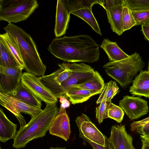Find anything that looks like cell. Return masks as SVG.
I'll return each instance as SVG.
<instances>
[{
	"instance_id": "6da1fadb",
	"label": "cell",
	"mask_w": 149,
	"mask_h": 149,
	"mask_svg": "<svg viewBox=\"0 0 149 149\" xmlns=\"http://www.w3.org/2000/svg\"><path fill=\"white\" fill-rule=\"evenodd\" d=\"M99 48L91 36L80 35L56 38L47 49L55 57L65 61L91 63L99 60Z\"/></svg>"
},
{
	"instance_id": "7a4b0ae2",
	"label": "cell",
	"mask_w": 149,
	"mask_h": 149,
	"mask_svg": "<svg viewBox=\"0 0 149 149\" xmlns=\"http://www.w3.org/2000/svg\"><path fill=\"white\" fill-rule=\"evenodd\" d=\"M18 44L26 72L36 76H44L46 66L43 63L32 38L22 29L12 23L3 28Z\"/></svg>"
},
{
	"instance_id": "3957f363",
	"label": "cell",
	"mask_w": 149,
	"mask_h": 149,
	"mask_svg": "<svg viewBox=\"0 0 149 149\" xmlns=\"http://www.w3.org/2000/svg\"><path fill=\"white\" fill-rule=\"evenodd\" d=\"M59 111L56 104H46L43 110L31 117L29 123L17 132L13 139V147L24 148L31 141L45 135Z\"/></svg>"
},
{
	"instance_id": "277c9868",
	"label": "cell",
	"mask_w": 149,
	"mask_h": 149,
	"mask_svg": "<svg viewBox=\"0 0 149 149\" xmlns=\"http://www.w3.org/2000/svg\"><path fill=\"white\" fill-rule=\"evenodd\" d=\"M145 64L139 54L136 52L124 59L107 63L103 68L107 74L124 87L133 81V77L142 71Z\"/></svg>"
},
{
	"instance_id": "5b68a950",
	"label": "cell",
	"mask_w": 149,
	"mask_h": 149,
	"mask_svg": "<svg viewBox=\"0 0 149 149\" xmlns=\"http://www.w3.org/2000/svg\"><path fill=\"white\" fill-rule=\"evenodd\" d=\"M70 14L74 15L86 22L96 33L102 36L100 29L93 15L92 7L99 3V0H64Z\"/></svg>"
},
{
	"instance_id": "8992f818",
	"label": "cell",
	"mask_w": 149,
	"mask_h": 149,
	"mask_svg": "<svg viewBox=\"0 0 149 149\" xmlns=\"http://www.w3.org/2000/svg\"><path fill=\"white\" fill-rule=\"evenodd\" d=\"M0 104L13 113L16 117L20 125V128L25 126L26 123L21 113L33 117L42 110L28 105L15 97L0 91Z\"/></svg>"
},
{
	"instance_id": "52a82bcc",
	"label": "cell",
	"mask_w": 149,
	"mask_h": 149,
	"mask_svg": "<svg viewBox=\"0 0 149 149\" xmlns=\"http://www.w3.org/2000/svg\"><path fill=\"white\" fill-rule=\"evenodd\" d=\"M36 0H21L13 6L0 9V20L14 23L26 19L38 6Z\"/></svg>"
},
{
	"instance_id": "ba28073f",
	"label": "cell",
	"mask_w": 149,
	"mask_h": 149,
	"mask_svg": "<svg viewBox=\"0 0 149 149\" xmlns=\"http://www.w3.org/2000/svg\"><path fill=\"white\" fill-rule=\"evenodd\" d=\"M70 65L73 72L61 84V97H65V93L72 86L83 84L91 79L95 71L90 66L84 63H70Z\"/></svg>"
},
{
	"instance_id": "9c48e42d",
	"label": "cell",
	"mask_w": 149,
	"mask_h": 149,
	"mask_svg": "<svg viewBox=\"0 0 149 149\" xmlns=\"http://www.w3.org/2000/svg\"><path fill=\"white\" fill-rule=\"evenodd\" d=\"M21 82L41 101L46 104H56L57 98L41 81L39 77L26 72L22 73Z\"/></svg>"
},
{
	"instance_id": "30bf717a",
	"label": "cell",
	"mask_w": 149,
	"mask_h": 149,
	"mask_svg": "<svg viewBox=\"0 0 149 149\" xmlns=\"http://www.w3.org/2000/svg\"><path fill=\"white\" fill-rule=\"evenodd\" d=\"M99 4L105 10L112 31L119 36L121 35L123 33L122 13L124 0H99Z\"/></svg>"
},
{
	"instance_id": "8fae6325",
	"label": "cell",
	"mask_w": 149,
	"mask_h": 149,
	"mask_svg": "<svg viewBox=\"0 0 149 149\" xmlns=\"http://www.w3.org/2000/svg\"><path fill=\"white\" fill-rule=\"evenodd\" d=\"M58 66L59 68L50 74L39 77L41 81L57 99L61 97V83L73 72L70 63H63Z\"/></svg>"
},
{
	"instance_id": "7c38bea8",
	"label": "cell",
	"mask_w": 149,
	"mask_h": 149,
	"mask_svg": "<svg viewBox=\"0 0 149 149\" xmlns=\"http://www.w3.org/2000/svg\"><path fill=\"white\" fill-rule=\"evenodd\" d=\"M119 105L131 120L138 119L149 111L147 102L139 97L125 96L119 101Z\"/></svg>"
},
{
	"instance_id": "4fadbf2b",
	"label": "cell",
	"mask_w": 149,
	"mask_h": 149,
	"mask_svg": "<svg viewBox=\"0 0 149 149\" xmlns=\"http://www.w3.org/2000/svg\"><path fill=\"white\" fill-rule=\"evenodd\" d=\"M75 122L79 128V134L93 143L105 146V136L98 130L87 116L82 114L76 118Z\"/></svg>"
},
{
	"instance_id": "5bb4252c",
	"label": "cell",
	"mask_w": 149,
	"mask_h": 149,
	"mask_svg": "<svg viewBox=\"0 0 149 149\" xmlns=\"http://www.w3.org/2000/svg\"><path fill=\"white\" fill-rule=\"evenodd\" d=\"M22 70L0 66V91L8 93L14 90L20 82Z\"/></svg>"
},
{
	"instance_id": "9a60e30c",
	"label": "cell",
	"mask_w": 149,
	"mask_h": 149,
	"mask_svg": "<svg viewBox=\"0 0 149 149\" xmlns=\"http://www.w3.org/2000/svg\"><path fill=\"white\" fill-rule=\"evenodd\" d=\"M108 139L114 149H135L132 137L127 132L125 125H112Z\"/></svg>"
},
{
	"instance_id": "2e32d148",
	"label": "cell",
	"mask_w": 149,
	"mask_h": 149,
	"mask_svg": "<svg viewBox=\"0 0 149 149\" xmlns=\"http://www.w3.org/2000/svg\"><path fill=\"white\" fill-rule=\"evenodd\" d=\"M49 131L51 134L66 141L69 139L71 131L70 120L66 111L58 113L53 120Z\"/></svg>"
},
{
	"instance_id": "e0dca14e",
	"label": "cell",
	"mask_w": 149,
	"mask_h": 149,
	"mask_svg": "<svg viewBox=\"0 0 149 149\" xmlns=\"http://www.w3.org/2000/svg\"><path fill=\"white\" fill-rule=\"evenodd\" d=\"M70 17V14L64 0H58L54 28L56 37H60L65 33L68 28Z\"/></svg>"
},
{
	"instance_id": "ac0fdd59",
	"label": "cell",
	"mask_w": 149,
	"mask_h": 149,
	"mask_svg": "<svg viewBox=\"0 0 149 149\" xmlns=\"http://www.w3.org/2000/svg\"><path fill=\"white\" fill-rule=\"evenodd\" d=\"M129 92L133 95L149 98V72L141 71L133 81Z\"/></svg>"
},
{
	"instance_id": "d6986e66",
	"label": "cell",
	"mask_w": 149,
	"mask_h": 149,
	"mask_svg": "<svg viewBox=\"0 0 149 149\" xmlns=\"http://www.w3.org/2000/svg\"><path fill=\"white\" fill-rule=\"evenodd\" d=\"M7 94L18 98L28 105L41 109V101L25 87L21 81L14 90Z\"/></svg>"
},
{
	"instance_id": "ffe728a7",
	"label": "cell",
	"mask_w": 149,
	"mask_h": 149,
	"mask_svg": "<svg viewBox=\"0 0 149 149\" xmlns=\"http://www.w3.org/2000/svg\"><path fill=\"white\" fill-rule=\"evenodd\" d=\"M17 126L7 118L3 109L0 108V141L5 143L9 140L13 139L17 132Z\"/></svg>"
},
{
	"instance_id": "44dd1931",
	"label": "cell",
	"mask_w": 149,
	"mask_h": 149,
	"mask_svg": "<svg viewBox=\"0 0 149 149\" xmlns=\"http://www.w3.org/2000/svg\"><path fill=\"white\" fill-rule=\"evenodd\" d=\"M101 93L72 86L65 93V96L69 99L72 104H74L86 101L93 96Z\"/></svg>"
},
{
	"instance_id": "7402d4cb",
	"label": "cell",
	"mask_w": 149,
	"mask_h": 149,
	"mask_svg": "<svg viewBox=\"0 0 149 149\" xmlns=\"http://www.w3.org/2000/svg\"><path fill=\"white\" fill-rule=\"evenodd\" d=\"M100 47L107 54L110 62L120 61L129 56L119 47L116 42L107 38L104 39Z\"/></svg>"
},
{
	"instance_id": "603a6c76",
	"label": "cell",
	"mask_w": 149,
	"mask_h": 149,
	"mask_svg": "<svg viewBox=\"0 0 149 149\" xmlns=\"http://www.w3.org/2000/svg\"><path fill=\"white\" fill-rule=\"evenodd\" d=\"M8 50L15 61L17 67L23 70L24 65L21 55L17 43L15 39L8 33L6 32L0 35Z\"/></svg>"
},
{
	"instance_id": "cb8c5ba5",
	"label": "cell",
	"mask_w": 149,
	"mask_h": 149,
	"mask_svg": "<svg viewBox=\"0 0 149 149\" xmlns=\"http://www.w3.org/2000/svg\"><path fill=\"white\" fill-rule=\"evenodd\" d=\"M104 81L99 73L95 71L92 77L83 84L74 86L93 91L102 92L104 87Z\"/></svg>"
},
{
	"instance_id": "d4e9b609",
	"label": "cell",
	"mask_w": 149,
	"mask_h": 149,
	"mask_svg": "<svg viewBox=\"0 0 149 149\" xmlns=\"http://www.w3.org/2000/svg\"><path fill=\"white\" fill-rule=\"evenodd\" d=\"M0 66L6 67H18L13 57L0 37Z\"/></svg>"
},
{
	"instance_id": "484cf974",
	"label": "cell",
	"mask_w": 149,
	"mask_h": 149,
	"mask_svg": "<svg viewBox=\"0 0 149 149\" xmlns=\"http://www.w3.org/2000/svg\"><path fill=\"white\" fill-rule=\"evenodd\" d=\"M119 91V88L116 83L114 81H110L105 84L104 88L97 101L96 103H100L104 97L106 98L107 102L111 101Z\"/></svg>"
},
{
	"instance_id": "4316f807",
	"label": "cell",
	"mask_w": 149,
	"mask_h": 149,
	"mask_svg": "<svg viewBox=\"0 0 149 149\" xmlns=\"http://www.w3.org/2000/svg\"><path fill=\"white\" fill-rule=\"evenodd\" d=\"M107 102L108 118L113 119L118 123H121L123 119L124 115L123 109L112 103L111 101Z\"/></svg>"
},
{
	"instance_id": "83f0119b",
	"label": "cell",
	"mask_w": 149,
	"mask_h": 149,
	"mask_svg": "<svg viewBox=\"0 0 149 149\" xmlns=\"http://www.w3.org/2000/svg\"><path fill=\"white\" fill-rule=\"evenodd\" d=\"M122 23L123 32L137 25L132 11L125 5L122 10Z\"/></svg>"
},
{
	"instance_id": "f1b7e54d",
	"label": "cell",
	"mask_w": 149,
	"mask_h": 149,
	"mask_svg": "<svg viewBox=\"0 0 149 149\" xmlns=\"http://www.w3.org/2000/svg\"><path fill=\"white\" fill-rule=\"evenodd\" d=\"M124 3L132 11L149 10V0H124Z\"/></svg>"
},
{
	"instance_id": "f546056e",
	"label": "cell",
	"mask_w": 149,
	"mask_h": 149,
	"mask_svg": "<svg viewBox=\"0 0 149 149\" xmlns=\"http://www.w3.org/2000/svg\"><path fill=\"white\" fill-rule=\"evenodd\" d=\"M107 104L106 99L103 97L100 104L96 108V118L99 123H101L107 116Z\"/></svg>"
},
{
	"instance_id": "4dcf8cb0",
	"label": "cell",
	"mask_w": 149,
	"mask_h": 149,
	"mask_svg": "<svg viewBox=\"0 0 149 149\" xmlns=\"http://www.w3.org/2000/svg\"><path fill=\"white\" fill-rule=\"evenodd\" d=\"M132 13L137 25L144 24L149 20V10L133 11Z\"/></svg>"
},
{
	"instance_id": "1f68e13d",
	"label": "cell",
	"mask_w": 149,
	"mask_h": 149,
	"mask_svg": "<svg viewBox=\"0 0 149 149\" xmlns=\"http://www.w3.org/2000/svg\"><path fill=\"white\" fill-rule=\"evenodd\" d=\"M79 136L83 140L87 142L90 144L94 149H114L108 138H107L105 136V146H104L92 142L81 134H79Z\"/></svg>"
},
{
	"instance_id": "d6a6232c",
	"label": "cell",
	"mask_w": 149,
	"mask_h": 149,
	"mask_svg": "<svg viewBox=\"0 0 149 149\" xmlns=\"http://www.w3.org/2000/svg\"><path fill=\"white\" fill-rule=\"evenodd\" d=\"M21 0H0V9H6L14 6Z\"/></svg>"
},
{
	"instance_id": "836d02e7",
	"label": "cell",
	"mask_w": 149,
	"mask_h": 149,
	"mask_svg": "<svg viewBox=\"0 0 149 149\" xmlns=\"http://www.w3.org/2000/svg\"><path fill=\"white\" fill-rule=\"evenodd\" d=\"M59 102L61 103L60 109L58 113H61L66 111L65 109L69 107L70 105L69 101L66 98L61 97L59 98Z\"/></svg>"
},
{
	"instance_id": "e575fe53",
	"label": "cell",
	"mask_w": 149,
	"mask_h": 149,
	"mask_svg": "<svg viewBox=\"0 0 149 149\" xmlns=\"http://www.w3.org/2000/svg\"><path fill=\"white\" fill-rule=\"evenodd\" d=\"M149 122V117L141 120L134 121L130 125V130L132 131H136L139 127Z\"/></svg>"
},
{
	"instance_id": "d590c367",
	"label": "cell",
	"mask_w": 149,
	"mask_h": 149,
	"mask_svg": "<svg viewBox=\"0 0 149 149\" xmlns=\"http://www.w3.org/2000/svg\"><path fill=\"white\" fill-rule=\"evenodd\" d=\"M136 131L141 135H143L149 132V122L139 127L136 130Z\"/></svg>"
},
{
	"instance_id": "8d00e7d4",
	"label": "cell",
	"mask_w": 149,
	"mask_h": 149,
	"mask_svg": "<svg viewBox=\"0 0 149 149\" xmlns=\"http://www.w3.org/2000/svg\"><path fill=\"white\" fill-rule=\"evenodd\" d=\"M141 31L145 38L149 42V24H145L142 25Z\"/></svg>"
},
{
	"instance_id": "74e56055",
	"label": "cell",
	"mask_w": 149,
	"mask_h": 149,
	"mask_svg": "<svg viewBox=\"0 0 149 149\" xmlns=\"http://www.w3.org/2000/svg\"><path fill=\"white\" fill-rule=\"evenodd\" d=\"M142 146L141 149H149V142L143 139H141Z\"/></svg>"
},
{
	"instance_id": "f35d334b",
	"label": "cell",
	"mask_w": 149,
	"mask_h": 149,
	"mask_svg": "<svg viewBox=\"0 0 149 149\" xmlns=\"http://www.w3.org/2000/svg\"><path fill=\"white\" fill-rule=\"evenodd\" d=\"M141 139H143L149 142V132L143 135H140Z\"/></svg>"
},
{
	"instance_id": "ab89813d",
	"label": "cell",
	"mask_w": 149,
	"mask_h": 149,
	"mask_svg": "<svg viewBox=\"0 0 149 149\" xmlns=\"http://www.w3.org/2000/svg\"><path fill=\"white\" fill-rule=\"evenodd\" d=\"M49 149H66L65 147H57L56 148H53L52 147H51Z\"/></svg>"
},
{
	"instance_id": "60d3db41",
	"label": "cell",
	"mask_w": 149,
	"mask_h": 149,
	"mask_svg": "<svg viewBox=\"0 0 149 149\" xmlns=\"http://www.w3.org/2000/svg\"><path fill=\"white\" fill-rule=\"evenodd\" d=\"M148 71L149 72V60L148 63Z\"/></svg>"
},
{
	"instance_id": "b9f144b4",
	"label": "cell",
	"mask_w": 149,
	"mask_h": 149,
	"mask_svg": "<svg viewBox=\"0 0 149 149\" xmlns=\"http://www.w3.org/2000/svg\"><path fill=\"white\" fill-rule=\"evenodd\" d=\"M145 23L149 24V20L147 22H146Z\"/></svg>"
},
{
	"instance_id": "7bdbcfd3",
	"label": "cell",
	"mask_w": 149,
	"mask_h": 149,
	"mask_svg": "<svg viewBox=\"0 0 149 149\" xmlns=\"http://www.w3.org/2000/svg\"><path fill=\"white\" fill-rule=\"evenodd\" d=\"M145 24H146V23H145Z\"/></svg>"
}]
</instances>
